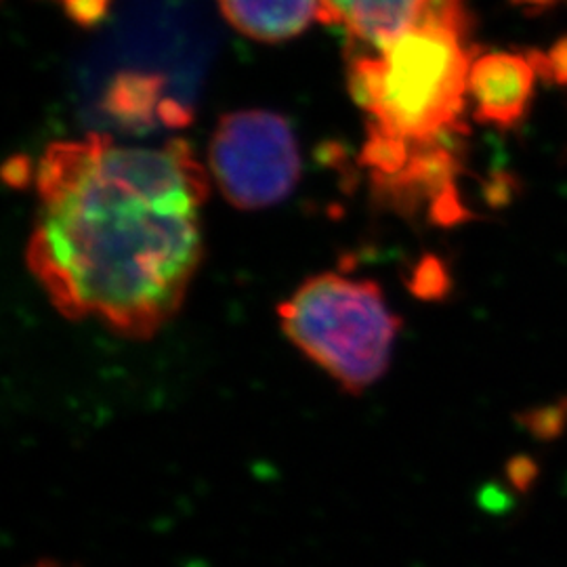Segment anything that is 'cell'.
I'll use <instances>...</instances> for the list:
<instances>
[{"label":"cell","instance_id":"obj_9","mask_svg":"<svg viewBox=\"0 0 567 567\" xmlns=\"http://www.w3.org/2000/svg\"><path fill=\"white\" fill-rule=\"evenodd\" d=\"M68 16L82 25H93L100 21L107 9L110 0H61Z\"/></svg>","mask_w":567,"mask_h":567},{"label":"cell","instance_id":"obj_2","mask_svg":"<svg viewBox=\"0 0 567 567\" xmlns=\"http://www.w3.org/2000/svg\"><path fill=\"white\" fill-rule=\"evenodd\" d=\"M465 0H433L423 18L379 53H349V89L368 116L364 164L385 194L444 196L463 131L468 70Z\"/></svg>","mask_w":567,"mask_h":567},{"label":"cell","instance_id":"obj_10","mask_svg":"<svg viewBox=\"0 0 567 567\" xmlns=\"http://www.w3.org/2000/svg\"><path fill=\"white\" fill-rule=\"evenodd\" d=\"M32 567H70V566H63V564H60V561H53V559H47V561H39L37 566Z\"/></svg>","mask_w":567,"mask_h":567},{"label":"cell","instance_id":"obj_7","mask_svg":"<svg viewBox=\"0 0 567 567\" xmlns=\"http://www.w3.org/2000/svg\"><path fill=\"white\" fill-rule=\"evenodd\" d=\"M221 13L240 34L259 42H282L322 18V0H219Z\"/></svg>","mask_w":567,"mask_h":567},{"label":"cell","instance_id":"obj_1","mask_svg":"<svg viewBox=\"0 0 567 567\" xmlns=\"http://www.w3.org/2000/svg\"><path fill=\"white\" fill-rule=\"evenodd\" d=\"M25 261L68 320L152 339L182 309L203 257L208 175L189 143H53L37 166Z\"/></svg>","mask_w":567,"mask_h":567},{"label":"cell","instance_id":"obj_3","mask_svg":"<svg viewBox=\"0 0 567 567\" xmlns=\"http://www.w3.org/2000/svg\"><path fill=\"white\" fill-rule=\"evenodd\" d=\"M278 318L288 341L353 395L385 374L400 330L377 284L337 274L307 280Z\"/></svg>","mask_w":567,"mask_h":567},{"label":"cell","instance_id":"obj_11","mask_svg":"<svg viewBox=\"0 0 567 567\" xmlns=\"http://www.w3.org/2000/svg\"><path fill=\"white\" fill-rule=\"evenodd\" d=\"M522 2H532V4H547V2H553V0H522Z\"/></svg>","mask_w":567,"mask_h":567},{"label":"cell","instance_id":"obj_5","mask_svg":"<svg viewBox=\"0 0 567 567\" xmlns=\"http://www.w3.org/2000/svg\"><path fill=\"white\" fill-rule=\"evenodd\" d=\"M536 70L517 53H487L475 58L468 70V100L475 118L511 128L524 118L534 93Z\"/></svg>","mask_w":567,"mask_h":567},{"label":"cell","instance_id":"obj_6","mask_svg":"<svg viewBox=\"0 0 567 567\" xmlns=\"http://www.w3.org/2000/svg\"><path fill=\"white\" fill-rule=\"evenodd\" d=\"M433 0H322L326 25H339L349 53H379L423 18Z\"/></svg>","mask_w":567,"mask_h":567},{"label":"cell","instance_id":"obj_4","mask_svg":"<svg viewBox=\"0 0 567 567\" xmlns=\"http://www.w3.org/2000/svg\"><path fill=\"white\" fill-rule=\"evenodd\" d=\"M208 163L221 194L243 210L282 203L301 179V156L290 124L261 110L224 116L210 140Z\"/></svg>","mask_w":567,"mask_h":567},{"label":"cell","instance_id":"obj_8","mask_svg":"<svg viewBox=\"0 0 567 567\" xmlns=\"http://www.w3.org/2000/svg\"><path fill=\"white\" fill-rule=\"evenodd\" d=\"M529 61L536 74L550 79V81L567 82V39L557 42L548 53H532Z\"/></svg>","mask_w":567,"mask_h":567}]
</instances>
